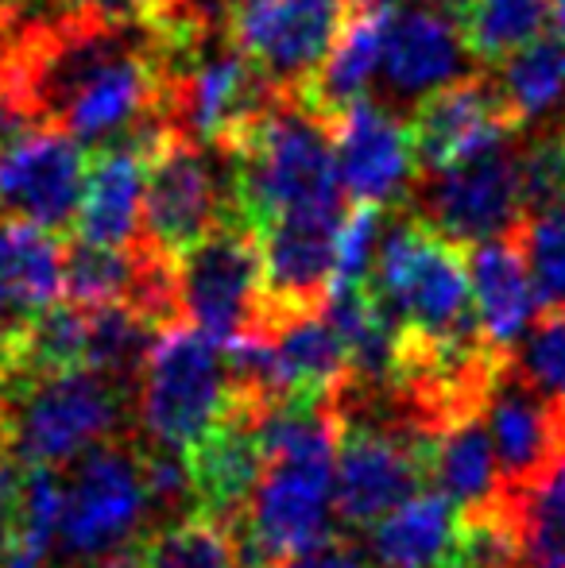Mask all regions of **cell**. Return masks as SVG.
I'll list each match as a JSON object with an SVG mask.
<instances>
[{
	"instance_id": "obj_26",
	"label": "cell",
	"mask_w": 565,
	"mask_h": 568,
	"mask_svg": "<svg viewBox=\"0 0 565 568\" xmlns=\"http://www.w3.org/2000/svg\"><path fill=\"white\" fill-rule=\"evenodd\" d=\"M151 247H101L74 240L67 247V302L85 310L137 306Z\"/></svg>"
},
{
	"instance_id": "obj_23",
	"label": "cell",
	"mask_w": 565,
	"mask_h": 568,
	"mask_svg": "<svg viewBox=\"0 0 565 568\" xmlns=\"http://www.w3.org/2000/svg\"><path fill=\"white\" fill-rule=\"evenodd\" d=\"M461 510L442 491H418L369 534L376 568H437L457 546Z\"/></svg>"
},
{
	"instance_id": "obj_24",
	"label": "cell",
	"mask_w": 565,
	"mask_h": 568,
	"mask_svg": "<svg viewBox=\"0 0 565 568\" xmlns=\"http://www.w3.org/2000/svg\"><path fill=\"white\" fill-rule=\"evenodd\" d=\"M387 16L392 12H372V8H356L353 20L345 23L337 47L330 51L325 67L314 74V82L299 93L317 116L333 120L349 105L369 98L372 82L380 78L384 67V39H387Z\"/></svg>"
},
{
	"instance_id": "obj_11",
	"label": "cell",
	"mask_w": 565,
	"mask_h": 568,
	"mask_svg": "<svg viewBox=\"0 0 565 568\" xmlns=\"http://www.w3.org/2000/svg\"><path fill=\"white\" fill-rule=\"evenodd\" d=\"M356 0H256L229 20V36L252 67L299 98L337 47Z\"/></svg>"
},
{
	"instance_id": "obj_36",
	"label": "cell",
	"mask_w": 565,
	"mask_h": 568,
	"mask_svg": "<svg viewBox=\"0 0 565 568\" xmlns=\"http://www.w3.org/2000/svg\"><path fill=\"white\" fill-rule=\"evenodd\" d=\"M283 568H369L364 557L356 554L353 546H341V541H330V546L314 549V554L299 557V561L283 565Z\"/></svg>"
},
{
	"instance_id": "obj_2",
	"label": "cell",
	"mask_w": 565,
	"mask_h": 568,
	"mask_svg": "<svg viewBox=\"0 0 565 568\" xmlns=\"http://www.w3.org/2000/svg\"><path fill=\"white\" fill-rule=\"evenodd\" d=\"M364 291L395 325V352H481V337L468 286V252L415 217L392 221L380 240L376 263Z\"/></svg>"
},
{
	"instance_id": "obj_13",
	"label": "cell",
	"mask_w": 565,
	"mask_h": 568,
	"mask_svg": "<svg viewBox=\"0 0 565 568\" xmlns=\"http://www.w3.org/2000/svg\"><path fill=\"white\" fill-rule=\"evenodd\" d=\"M337 174L349 205H395L418 182V155L411 120L384 101H356L330 120Z\"/></svg>"
},
{
	"instance_id": "obj_41",
	"label": "cell",
	"mask_w": 565,
	"mask_h": 568,
	"mask_svg": "<svg viewBox=\"0 0 565 568\" xmlns=\"http://www.w3.org/2000/svg\"><path fill=\"white\" fill-rule=\"evenodd\" d=\"M551 20L558 28V36L565 39V0H551Z\"/></svg>"
},
{
	"instance_id": "obj_33",
	"label": "cell",
	"mask_w": 565,
	"mask_h": 568,
	"mask_svg": "<svg viewBox=\"0 0 565 568\" xmlns=\"http://www.w3.org/2000/svg\"><path fill=\"white\" fill-rule=\"evenodd\" d=\"M43 128V113H39V101L28 85L16 51L0 62V159L12 148H20L28 135H36Z\"/></svg>"
},
{
	"instance_id": "obj_6",
	"label": "cell",
	"mask_w": 565,
	"mask_h": 568,
	"mask_svg": "<svg viewBox=\"0 0 565 568\" xmlns=\"http://www.w3.org/2000/svg\"><path fill=\"white\" fill-rule=\"evenodd\" d=\"M151 518L143 453L109 442L67 471V510L54 554L67 568H143V530Z\"/></svg>"
},
{
	"instance_id": "obj_21",
	"label": "cell",
	"mask_w": 565,
	"mask_h": 568,
	"mask_svg": "<svg viewBox=\"0 0 565 568\" xmlns=\"http://www.w3.org/2000/svg\"><path fill=\"white\" fill-rule=\"evenodd\" d=\"M426 471L434 491H442L461 510V518L484 515L504 503V476L484 414H468L437 429L426 449Z\"/></svg>"
},
{
	"instance_id": "obj_20",
	"label": "cell",
	"mask_w": 565,
	"mask_h": 568,
	"mask_svg": "<svg viewBox=\"0 0 565 568\" xmlns=\"http://www.w3.org/2000/svg\"><path fill=\"white\" fill-rule=\"evenodd\" d=\"M468 286L484 344L496 356L512 359V352L527 337V325L543 310L515 232L468 247Z\"/></svg>"
},
{
	"instance_id": "obj_38",
	"label": "cell",
	"mask_w": 565,
	"mask_h": 568,
	"mask_svg": "<svg viewBox=\"0 0 565 568\" xmlns=\"http://www.w3.org/2000/svg\"><path fill=\"white\" fill-rule=\"evenodd\" d=\"M12 23H16V20H8V16H0V62H4L8 54L16 51V43H20V39H12V36H16Z\"/></svg>"
},
{
	"instance_id": "obj_27",
	"label": "cell",
	"mask_w": 565,
	"mask_h": 568,
	"mask_svg": "<svg viewBox=\"0 0 565 568\" xmlns=\"http://www.w3.org/2000/svg\"><path fill=\"white\" fill-rule=\"evenodd\" d=\"M504 503L519 530L523 568H565V453Z\"/></svg>"
},
{
	"instance_id": "obj_30",
	"label": "cell",
	"mask_w": 565,
	"mask_h": 568,
	"mask_svg": "<svg viewBox=\"0 0 565 568\" xmlns=\"http://www.w3.org/2000/svg\"><path fill=\"white\" fill-rule=\"evenodd\" d=\"M515 240H519L523 260L531 267L538 306L565 310V202L543 213H531L515 229Z\"/></svg>"
},
{
	"instance_id": "obj_22",
	"label": "cell",
	"mask_w": 565,
	"mask_h": 568,
	"mask_svg": "<svg viewBox=\"0 0 565 568\" xmlns=\"http://www.w3.org/2000/svg\"><path fill=\"white\" fill-rule=\"evenodd\" d=\"M67 294V247L28 221L0 225V310L12 325L43 314Z\"/></svg>"
},
{
	"instance_id": "obj_43",
	"label": "cell",
	"mask_w": 565,
	"mask_h": 568,
	"mask_svg": "<svg viewBox=\"0 0 565 568\" xmlns=\"http://www.w3.org/2000/svg\"><path fill=\"white\" fill-rule=\"evenodd\" d=\"M562 135H565V132H562Z\"/></svg>"
},
{
	"instance_id": "obj_28",
	"label": "cell",
	"mask_w": 565,
	"mask_h": 568,
	"mask_svg": "<svg viewBox=\"0 0 565 568\" xmlns=\"http://www.w3.org/2000/svg\"><path fill=\"white\" fill-rule=\"evenodd\" d=\"M551 0H473L461 20V36L481 67H500L527 43L546 36Z\"/></svg>"
},
{
	"instance_id": "obj_10",
	"label": "cell",
	"mask_w": 565,
	"mask_h": 568,
	"mask_svg": "<svg viewBox=\"0 0 565 568\" xmlns=\"http://www.w3.org/2000/svg\"><path fill=\"white\" fill-rule=\"evenodd\" d=\"M430 434L403 418H345L337 445V523L372 530L380 518L418 495Z\"/></svg>"
},
{
	"instance_id": "obj_32",
	"label": "cell",
	"mask_w": 565,
	"mask_h": 568,
	"mask_svg": "<svg viewBox=\"0 0 565 568\" xmlns=\"http://www.w3.org/2000/svg\"><path fill=\"white\" fill-rule=\"evenodd\" d=\"M62 510H67V476L54 468H23L20 479V549L51 557L59 546Z\"/></svg>"
},
{
	"instance_id": "obj_5",
	"label": "cell",
	"mask_w": 565,
	"mask_h": 568,
	"mask_svg": "<svg viewBox=\"0 0 565 568\" xmlns=\"http://www.w3.org/2000/svg\"><path fill=\"white\" fill-rule=\"evenodd\" d=\"M137 398L148 449L194 453L236 403L229 356L194 325H167L148 352Z\"/></svg>"
},
{
	"instance_id": "obj_9",
	"label": "cell",
	"mask_w": 565,
	"mask_h": 568,
	"mask_svg": "<svg viewBox=\"0 0 565 568\" xmlns=\"http://www.w3.org/2000/svg\"><path fill=\"white\" fill-rule=\"evenodd\" d=\"M411 213L465 252L484 240L512 236L527 221L519 148L504 143L468 163L418 174L411 186Z\"/></svg>"
},
{
	"instance_id": "obj_19",
	"label": "cell",
	"mask_w": 565,
	"mask_h": 568,
	"mask_svg": "<svg viewBox=\"0 0 565 568\" xmlns=\"http://www.w3.org/2000/svg\"><path fill=\"white\" fill-rule=\"evenodd\" d=\"M260 410L244 398H236L229 418L186 453L190 479L198 491V510L213 515L221 523L233 526L241 518L244 503H249L252 487H256L260 471H264V445H260Z\"/></svg>"
},
{
	"instance_id": "obj_8",
	"label": "cell",
	"mask_w": 565,
	"mask_h": 568,
	"mask_svg": "<svg viewBox=\"0 0 565 568\" xmlns=\"http://www.w3.org/2000/svg\"><path fill=\"white\" fill-rule=\"evenodd\" d=\"M182 322L221 348L260 333L264 317V255L249 225H221L179 260Z\"/></svg>"
},
{
	"instance_id": "obj_7",
	"label": "cell",
	"mask_w": 565,
	"mask_h": 568,
	"mask_svg": "<svg viewBox=\"0 0 565 568\" xmlns=\"http://www.w3.org/2000/svg\"><path fill=\"white\" fill-rule=\"evenodd\" d=\"M221 225H241L233 194V163L221 151L167 135L148 163L143 190V244L182 260Z\"/></svg>"
},
{
	"instance_id": "obj_15",
	"label": "cell",
	"mask_w": 565,
	"mask_h": 568,
	"mask_svg": "<svg viewBox=\"0 0 565 568\" xmlns=\"http://www.w3.org/2000/svg\"><path fill=\"white\" fill-rule=\"evenodd\" d=\"M85 171L82 143L59 128H39L0 159V210L59 236L78 221Z\"/></svg>"
},
{
	"instance_id": "obj_25",
	"label": "cell",
	"mask_w": 565,
	"mask_h": 568,
	"mask_svg": "<svg viewBox=\"0 0 565 568\" xmlns=\"http://www.w3.org/2000/svg\"><path fill=\"white\" fill-rule=\"evenodd\" d=\"M507 113L519 128L543 124L565 105V39L543 36L492 70Z\"/></svg>"
},
{
	"instance_id": "obj_42",
	"label": "cell",
	"mask_w": 565,
	"mask_h": 568,
	"mask_svg": "<svg viewBox=\"0 0 565 568\" xmlns=\"http://www.w3.org/2000/svg\"><path fill=\"white\" fill-rule=\"evenodd\" d=\"M179 4H186V0H151V8H155V16H159V12H167V8H179Z\"/></svg>"
},
{
	"instance_id": "obj_1",
	"label": "cell",
	"mask_w": 565,
	"mask_h": 568,
	"mask_svg": "<svg viewBox=\"0 0 565 568\" xmlns=\"http://www.w3.org/2000/svg\"><path fill=\"white\" fill-rule=\"evenodd\" d=\"M337 395L283 398L260 410L264 471L233 523L244 565H291L330 546L337 523Z\"/></svg>"
},
{
	"instance_id": "obj_4",
	"label": "cell",
	"mask_w": 565,
	"mask_h": 568,
	"mask_svg": "<svg viewBox=\"0 0 565 568\" xmlns=\"http://www.w3.org/2000/svg\"><path fill=\"white\" fill-rule=\"evenodd\" d=\"M121 418L124 390L90 367L4 372L0 383V442L20 468H74L85 453L113 442Z\"/></svg>"
},
{
	"instance_id": "obj_29",
	"label": "cell",
	"mask_w": 565,
	"mask_h": 568,
	"mask_svg": "<svg viewBox=\"0 0 565 568\" xmlns=\"http://www.w3.org/2000/svg\"><path fill=\"white\" fill-rule=\"evenodd\" d=\"M159 325L137 314L132 306H101L90 310V348L85 367L105 375L121 390H132L140 383V372L148 364V352L159 337Z\"/></svg>"
},
{
	"instance_id": "obj_14",
	"label": "cell",
	"mask_w": 565,
	"mask_h": 568,
	"mask_svg": "<svg viewBox=\"0 0 565 568\" xmlns=\"http://www.w3.org/2000/svg\"><path fill=\"white\" fill-rule=\"evenodd\" d=\"M519 124L507 113L500 85L492 74H468L445 90L430 93L411 113L418 174H434L445 166L496 151L515 140Z\"/></svg>"
},
{
	"instance_id": "obj_40",
	"label": "cell",
	"mask_w": 565,
	"mask_h": 568,
	"mask_svg": "<svg viewBox=\"0 0 565 568\" xmlns=\"http://www.w3.org/2000/svg\"><path fill=\"white\" fill-rule=\"evenodd\" d=\"M39 0H0V16H8V20H20L23 12H31Z\"/></svg>"
},
{
	"instance_id": "obj_3",
	"label": "cell",
	"mask_w": 565,
	"mask_h": 568,
	"mask_svg": "<svg viewBox=\"0 0 565 568\" xmlns=\"http://www.w3.org/2000/svg\"><path fill=\"white\" fill-rule=\"evenodd\" d=\"M233 163L236 217L249 229H264L275 217L306 210H345L333 128L302 98L286 93L252 135L225 155Z\"/></svg>"
},
{
	"instance_id": "obj_35",
	"label": "cell",
	"mask_w": 565,
	"mask_h": 568,
	"mask_svg": "<svg viewBox=\"0 0 565 568\" xmlns=\"http://www.w3.org/2000/svg\"><path fill=\"white\" fill-rule=\"evenodd\" d=\"M67 16L98 23H148L155 20L151 0H67Z\"/></svg>"
},
{
	"instance_id": "obj_18",
	"label": "cell",
	"mask_w": 565,
	"mask_h": 568,
	"mask_svg": "<svg viewBox=\"0 0 565 568\" xmlns=\"http://www.w3.org/2000/svg\"><path fill=\"white\" fill-rule=\"evenodd\" d=\"M155 148L159 143L148 140H121L98 151L85 171L82 205H78V240L101 247L143 244V190Z\"/></svg>"
},
{
	"instance_id": "obj_34",
	"label": "cell",
	"mask_w": 565,
	"mask_h": 568,
	"mask_svg": "<svg viewBox=\"0 0 565 568\" xmlns=\"http://www.w3.org/2000/svg\"><path fill=\"white\" fill-rule=\"evenodd\" d=\"M20 479L23 468L0 453V565L20 549Z\"/></svg>"
},
{
	"instance_id": "obj_39",
	"label": "cell",
	"mask_w": 565,
	"mask_h": 568,
	"mask_svg": "<svg viewBox=\"0 0 565 568\" xmlns=\"http://www.w3.org/2000/svg\"><path fill=\"white\" fill-rule=\"evenodd\" d=\"M0 568H47L43 557H36V554H28V549H16L12 557H8Z\"/></svg>"
},
{
	"instance_id": "obj_16",
	"label": "cell",
	"mask_w": 565,
	"mask_h": 568,
	"mask_svg": "<svg viewBox=\"0 0 565 568\" xmlns=\"http://www.w3.org/2000/svg\"><path fill=\"white\" fill-rule=\"evenodd\" d=\"M473 62L476 59L468 54L461 23L453 16L418 0L387 16L380 82L387 85L392 101H423L473 74Z\"/></svg>"
},
{
	"instance_id": "obj_37",
	"label": "cell",
	"mask_w": 565,
	"mask_h": 568,
	"mask_svg": "<svg viewBox=\"0 0 565 568\" xmlns=\"http://www.w3.org/2000/svg\"><path fill=\"white\" fill-rule=\"evenodd\" d=\"M418 4H426V8H437V12H445V16H453V20H465V12H468V4L473 0H418Z\"/></svg>"
},
{
	"instance_id": "obj_12",
	"label": "cell",
	"mask_w": 565,
	"mask_h": 568,
	"mask_svg": "<svg viewBox=\"0 0 565 568\" xmlns=\"http://www.w3.org/2000/svg\"><path fill=\"white\" fill-rule=\"evenodd\" d=\"M345 210H306L275 217L256 232L264 255V317L260 333L325 310L337 283V236Z\"/></svg>"
},
{
	"instance_id": "obj_31",
	"label": "cell",
	"mask_w": 565,
	"mask_h": 568,
	"mask_svg": "<svg viewBox=\"0 0 565 568\" xmlns=\"http://www.w3.org/2000/svg\"><path fill=\"white\" fill-rule=\"evenodd\" d=\"M507 364L535 395L565 410V310H543Z\"/></svg>"
},
{
	"instance_id": "obj_17",
	"label": "cell",
	"mask_w": 565,
	"mask_h": 568,
	"mask_svg": "<svg viewBox=\"0 0 565 568\" xmlns=\"http://www.w3.org/2000/svg\"><path fill=\"white\" fill-rule=\"evenodd\" d=\"M484 426L500 460L504 495L531 487L565 453V410L535 395L512 364L484 403Z\"/></svg>"
}]
</instances>
